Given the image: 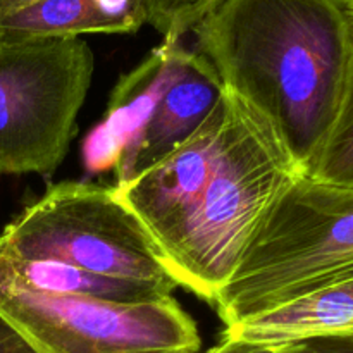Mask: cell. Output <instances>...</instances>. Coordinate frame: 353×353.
I'll use <instances>...</instances> for the list:
<instances>
[{"label": "cell", "instance_id": "obj_4", "mask_svg": "<svg viewBox=\"0 0 353 353\" xmlns=\"http://www.w3.org/2000/svg\"><path fill=\"white\" fill-rule=\"evenodd\" d=\"M0 250L23 261L62 262L169 293L179 288L155 241L114 186L52 183L3 228Z\"/></svg>", "mask_w": 353, "mask_h": 353}, {"label": "cell", "instance_id": "obj_11", "mask_svg": "<svg viewBox=\"0 0 353 353\" xmlns=\"http://www.w3.org/2000/svg\"><path fill=\"white\" fill-rule=\"evenodd\" d=\"M0 269L14 281L41 293L78 296L109 303H148L168 299L172 293L159 286L124 281L93 274L74 265L54 261H23L0 250Z\"/></svg>", "mask_w": 353, "mask_h": 353}, {"label": "cell", "instance_id": "obj_16", "mask_svg": "<svg viewBox=\"0 0 353 353\" xmlns=\"http://www.w3.org/2000/svg\"><path fill=\"white\" fill-rule=\"evenodd\" d=\"M203 353H285V345H261L221 336V341Z\"/></svg>", "mask_w": 353, "mask_h": 353}, {"label": "cell", "instance_id": "obj_6", "mask_svg": "<svg viewBox=\"0 0 353 353\" xmlns=\"http://www.w3.org/2000/svg\"><path fill=\"white\" fill-rule=\"evenodd\" d=\"M0 319L33 353H200L193 317L174 296L109 303L41 293L0 269Z\"/></svg>", "mask_w": 353, "mask_h": 353}, {"label": "cell", "instance_id": "obj_9", "mask_svg": "<svg viewBox=\"0 0 353 353\" xmlns=\"http://www.w3.org/2000/svg\"><path fill=\"white\" fill-rule=\"evenodd\" d=\"M185 47L178 40H162L147 59L123 74L112 90L105 117L83 143L88 172L116 169L124 150L133 143L157 109L178 74Z\"/></svg>", "mask_w": 353, "mask_h": 353}, {"label": "cell", "instance_id": "obj_8", "mask_svg": "<svg viewBox=\"0 0 353 353\" xmlns=\"http://www.w3.org/2000/svg\"><path fill=\"white\" fill-rule=\"evenodd\" d=\"M224 95L214 65L199 52H183L174 81L137 140L116 165V185H124L157 164L200 130Z\"/></svg>", "mask_w": 353, "mask_h": 353}, {"label": "cell", "instance_id": "obj_2", "mask_svg": "<svg viewBox=\"0 0 353 353\" xmlns=\"http://www.w3.org/2000/svg\"><path fill=\"white\" fill-rule=\"evenodd\" d=\"M226 124L212 174L164 264L178 286L214 302L254 234L302 172L274 131L224 90Z\"/></svg>", "mask_w": 353, "mask_h": 353}, {"label": "cell", "instance_id": "obj_17", "mask_svg": "<svg viewBox=\"0 0 353 353\" xmlns=\"http://www.w3.org/2000/svg\"><path fill=\"white\" fill-rule=\"evenodd\" d=\"M31 2H34V0H0V16L21 9V7L28 6Z\"/></svg>", "mask_w": 353, "mask_h": 353}, {"label": "cell", "instance_id": "obj_13", "mask_svg": "<svg viewBox=\"0 0 353 353\" xmlns=\"http://www.w3.org/2000/svg\"><path fill=\"white\" fill-rule=\"evenodd\" d=\"M350 21V61L343 99L330 138L309 174L321 183L353 188V7L347 9Z\"/></svg>", "mask_w": 353, "mask_h": 353}, {"label": "cell", "instance_id": "obj_7", "mask_svg": "<svg viewBox=\"0 0 353 353\" xmlns=\"http://www.w3.org/2000/svg\"><path fill=\"white\" fill-rule=\"evenodd\" d=\"M226 124V99L185 143L124 185L116 195L140 221L162 257L178 243L212 174Z\"/></svg>", "mask_w": 353, "mask_h": 353}, {"label": "cell", "instance_id": "obj_15", "mask_svg": "<svg viewBox=\"0 0 353 353\" xmlns=\"http://www.w3.org/2000/svg\"><path fill=\"white\" fill-rule=\"evenodd\" d=\"M285 353H353V334L317 336L285 345Z\"/></svg>", "mask_w": 353, "mask_h": 353}, {"label": "cell", "instance_id": "obj_3", "mask_svg": "<svg viewBox=\"0 0 353 353\" xmlns=\"http://www.w3.org/2000/svg\"><path fill=\"white\" fill-rule=\"evenodd\" d=\"M353 278V188L299 174L214 299L224 327Z\"/></svg>", "mask_w": 353, "mask_h": 353}, {"label": "cell", "instance_id": "obj_14", "mask_svg": "<svg viewBox=\"0 0 353 353\" xmlns=\"http://www.w3.org/2000/svg\"><path fill=\"white\" fill-rule=\"evenodd\" d=\"M219 0H143L147 23L162 40H178L205 17Z\"/></svg>", "mask_w": 353, "mask_h": 353}, {"label": "cell", "instance_id": "obj_5", "mask_svg": "<svg viewBox=\"0 0 353 353\" xmlns=\"http://www.w3.org/2000/svg\"><path fill=\"white\" fill-rule=\"evenodd\" d=\"M95 72L81 38L0 41V172L50 174L69 152Z\"/></svg>", "mask_w": 353, "mask_h": 353}, {"label": "cell", "instance_id": "obj_10", "mask_svg": "<svg viewBox=\"0 0 353 353\" xmlns=\"http://www.w3.org/2000/svg\"><path fill=\"white\" fill-rule=\"evenodd\" d=\"M334 334H353V278L223 331L224 338L261 345H288Z\"/></svg>", "mask_w": 353, "mask_h": 353}, {"label": "cell", "instance_id": "obj_18", "mask_svg": "<svg viewBox=\"0 0 353 353\" xmlns=\"http://www.w3.org/2000/svg\"><path fill=\"white\" fill-rule=\"evenodd\" d=\"M336 2H340L345 9H350V7H353V0H336Z\"/></svg>", "mask_w": 353, "mask_h": 353}, {"label": "cell", "instance_id": "obj_1", "mask_svg": "<svg viewBox=\"0 0 353 353\" xmlns=\"http://www.w3.org/2000/svg\"><path fill=\"white\" fill-rule=\"evenodd\" d=\"M193 33L224 90L257 114L309 174L343 99L347 9L336 0H219Z\"/></svg>", "mask_w": 353, "mask_h": 353}, {"label": "cell", "instance_id": "obj_12", "mask_svg": "<svg viewBox=\"0 0 353 353\" xmlns=\"http://www.w3.org/2000/svg\"><path fill=\"white\" fill-rule=\"evenodd\" d=\"M112 34L99 0H34L0 16V41L79 38L81 34Z\"/></svg>", "mask_w": 353, "mask_h": 353}]
</instances>
